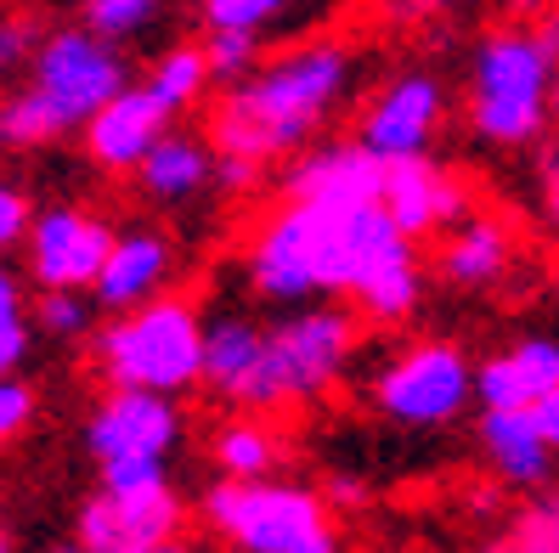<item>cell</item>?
I'll return each mask as SVG.
<instances>
[{
  "mask_svg": "<svg viewBox=\"0 0 559 553\" xmlns=\"http://www.w3.org/2000/svg\"><path fill=\"white\" fill-rule=\"evenodd\" d=\"M147 85L158 91V103L170 108V113H181V108H192L199 96L215 85V74H210V57H204V46H170L158 62H153V74H147Z\"/></svg>",
  "mask_w": 559,
  "mask_h": 553,
  "instance_id": "obj_24",
  "label": "cell"
},
{
  "mask_svg": "<svg viewBox=\"0 0 559 553\" xmlns=\"http://www.w3.org/2000/svg\"><path fill=\"white\" fill-rule=\"evenodd\" d=\"M124 85V62L103 35L62 28L35 57V85L0 103V147H40L62 130H80Z\"/></svg>",
  "mask_w": 559,
  "mask_h": 553,
  "instance_id": "obj_2",
  "label": "cell"
},
{
  "mask_svg": "<svg viewBox=\"0 0 559 553\" xmlns=\"http://www.w3.org/2000/svg\"><path fill=\"white\" fill-rule=\"evenodd\" d=\"M554 69L559 57L543 46L537 28H491L475 51V96L469 124L491 147L532 142L543 119L554 113Z\"/></svg>",
  "mask_w": 559,
  "mask_h": 553,
  "instance_id": "obj_6",
  "label": "cell"
},
{
  "mask_svg": "<svg viewBox=\"0 0 559 553\" xmlns=\"http://www.w3.org/2000/svg\"><path fill=\"white\" fill-rule=\"evenodd\" d=\"M210 452H215V464H221L226 480H266L277 469V458H283V441H277V430L260 412H243V418H233V424L215 430Z\"/></svg>",
  "mask_w": 559,
  "mask_h": 553,
  "instance_id": "obj_23",
  "label": "cell"
},
{
  "mask_svg": "<svg viewBox=\"0 0 559 553\" xmlns=\"http://www.w3.org/2000/svg\"><path fill=\"white\" fill-rule=\"evenodd\" d=\"M283 192L300 204H322V209H361V204H379L384 192V158L361 142H328L311 147L288 165Z\"/></svg>",
  "mask_w": 559,
  "mask_h": 553,
  "instance_id": "obj_15",
  "label": "cell"
},
{
  "mask_svg": "<svg viewBox=\"0 0 559 553\" xmlns=\"http://www.w3.org/2000/svg\"><path fill=\"white\" fill-rule=\"evenodd\" d=\"M96 368L114 389L181 396V389L204 384V316L181 294H158L136 311H119V322L96 334Z\"/></svg>",
  "mask_w": 559,
  "mask_h": 553,
  "instance_id": "obj_4",
  "label": "cell"
},
{
  "mask_svg": "<svg viewBox=\"0 0 559 553\" xmlns=\"http://www.w3.org/2000/svg\"><path fill=\"white\" fill-rule=\"evenodd\" d=\"M28 356V322H23V282L0 266V373H17Z\"/></svg>",
  "mask_w": 559,
  "mask_h": 553,
  "instance_id": "obj_28",
  "label": "cell"
},
{
  "mask_svg": "<svg viewBox=\"0 0 559 553\" xmlns=\"http://www.w3.org/2000/svg\"><path fill=\"white\" fill-rule=\"evenodd\" d=\"M260 356H266V328H254L249 316L221 311V316L204 322V384L215 389L221 401L243 407L249 384L260 373Z\"/></svg>",
  "mask_w": 559,
  "mask_h": 553,
  "instance_id": "obj_21",
  "label": "cell"
},
{
  "mask_svg": "<svg viewBox=\"0 0 559 553\" xmlns=\"http://www.w3.org/2000/svg\"><path fill=\"white\" fill-rule=\"evenodd\" d=\"M204 57H210L215 85H243V80L260 69V46H254L249 28H210Z\"/></svg>",
  "mask_w": 559,
  "mask_h": 553,
  "instance_id": "obj_25",
  "label": "cell"
},
{
  "mask_svg": "<svg viewBox=\"0 0 559 553\" xmlns=\"http://www.w3.org/2000/svg\"><path fill=\"white\" fill-rule=\"evenodd\" d=\"M548 108H554V113H559V80H554V103H548Z\"/></svg>",
  "mask_w": 559,
  "mask_h": 553,
  "instance_id": "obj_40",
  "label": "cell"
},
{
  "mask_svg": "<svg viewBox=\"0 0 559 553\" xmlns=\"http://www.w3.org/2000/svg\"><path fill=\"white\" fill-rule=\"evenodd\" d=\"M469 396H475L469 356L447 339H418V345L396 350L368 384V401L390 418V424H407V430L452 424V418L469 407Z\"/></svg>",
  "mask_w": 559,
  "mask_h": 553,
  "instance_id": "obj_8",
  "label": "cell"
},
{
  "mask_svg": "<svg viewBox=\"0 0 559 553\" xmlns=\"http://www.w3.org/2000/svg\"><path fill=\"white\" fill-rule=\"evenodd\" d=\"M356 356V316L340 305H283V316L266 328V356L249 384L243 407L272 412L294 401H317L334 389Z\"/></svg>",
  "mask_w": 559,
  "mask_h": 553,
  "instance_id": "obj_7",
  "label": "cell"
},
{
  "mask_svg": "<svg viewBox=\"0 0 559 553\" xmlns=\"http://www.w3.org/2000/svg\"><path fill=\"white\" fill-rule=\"evenodd\" d=\"M480 452L514 492H537L554 474V441L543 435L532 407H486L480 412Z\"/></svg>",
  "mask_w": 559,
  "mask_h": 553,
  "instance_id": "obj_18",
  "label": "cell"
},
{
  "mask_svg": "<svg viewBox=\"0 0 559 553\" xmlns=\"http://www.w3.org/2000/svg\"><path fill=\"white\" fill-rule=\"evenodd\" d=\"M260 170H266L260 158H243V153H215V187H221V192H233V199L260 181Z\"/></svg>",
  "mask_w": 559,
  "mask_h": 553,
  "instance_id": "obj_33",
  "label": "cell"
},
{
  "mask_svg": "<svg viewBox=\"0 0 559 553\" xmlns=\"http://www.w3.org/2000/svg\"><path fill=\"white\" fill-rule=\"evenodd\" d=\"M498 553H559V497H537L532 508H520Z\"/></svg>",
  "mask_w": 559,
  "mask_h": 553,
  "instance_id": "obj_26",
  "label": "cell"
},
{
  "mask_svg": "<svg viewBox=\"0 0 559 553\" xmlns=\"http://www.w3.org/2000/svg\"><path fill=\"white\" fill-rule=\"evenodd\" d=\"M0 553H12V542H7V531H0Z\"/></svg>",
  "mask_w": 559,
  "mask_h": 553,
  "instance_id": "obj_41",
  "label": "cell"
},
{
  "mask_svg": "<svg viewBox=\"0 0 559 553\" xmlns=\"http://www.w3.org/2000/svg\"><path fill=\"white\" fill-rule=\"evenodd\" d=\"M170 272H176L170 238L153 232V226H130V232L114 238L103 277L91 282V300L103 305V311H136V305H147V300L164 294Z\"/></svg>",
  "mask_w": 559,
  "mask_h": 553,
  "instance_id": "obj_17",
  "label": "cell"
},
{
  "mask_svg": "<svg viewBox=\"0 0 559 553\" xmlns=\"http://www.w3.org/2000/svg\"><path fill=\"white\" fill-rule=\"evenodd\" d=\"M51 553H91L85 542H62V548H51Z\"/></svg>",
  "mask_w": 559,
  "mask_h": 553,
  "instance_id": "obj_39",
  "label": "cell"
},
{
  "mask_svg": "<svg viewBox=\"0 0 559 553\" xmlns=\"http://www.w3.org/2000/svg\"><path fill=\"white\" fill-rule=\"evenodd\" d=\"M142 553H204V548H192V542H181V537H164V542H153V548H142Z\"/></svg>",
  "mask_w": 559,
  "mask_h": 553,
  "instance_id": "obj_38",
  "label": "cell"
},
{
  "mask_svg": "<svg viewBox=\"0 0 559 553\" xmlns=\"http://www.w3.org/2000/svg\"><path fill=\"white\" fill-rule=\"evenodd\" d=\"M543 204H548V220H554V232H559V165L548 170V192H543Z\"/></svg>",
  "mask_w": 559,
  "mask_h": 553,
  "instance_id": "obj_37",
  "label": "cell"
},
{
  "mask_svg": "<svg viewBox=\"0 0 559 553\" xmlns=\"http://www.w3.org/2000/svg\"><path fill=\"white\" fill-rule=\"evenodd\" d=\"M345 294L373 322H402L424 294L413 238L384 215V204L350 209V288Z\"/></svg>",
  "mask_w": 559,
  "mask_h": 553,
  "instance_id": "obj_9",
  "label": "cell"
},
{
  "mask_svg": "<svg viewBox=\"0 0 559 553\" xmlns=\"http://www.w3.org/2000/svg\"><path fill=\"white\" fill-rule=\"evenodd\" d=\"M537 412V424H543V435L554 441V452H559V389H548V396L532 407Z\"/></svg>",
  "mask_w": 559,
  "mask_h": 553,
  "instance_id": "obj_36",
  "label": "cell"
},
{
  "mask_svg": "<svg viewBox=\"0 0 559 553\" xmlns=\"http://www.w3.org/2000/svg\"><path fill=\"white\" fill-rule=\"evenodd\" d=\"M181 526H187V503L170 485V474L103 485L80 508V542L91 553H142L164 537H181Z\"/></svg>",
  "mask_w": 559,
  "mask_h": 553,
  "instance_id": "obj_10",
  "label": "cell"
},
{
  "mask_svg": "<svg viewBox=\"0 0 559 553\" xmlns=\"http://www.w3.org/2000/svg\"><path fill=\"white\" fill-rule=\"evenodd\" d=\"M40 328L57 334V339H80L91 328L85 288H46V294H40Z\"/></svg>",
  "mask_w": 559,
  "mask_h": 553,
  "instance_id": "obj_29",
  "label": "cell"
},
{
  "mask_svg": "<svg viewBox=\"0 0 559 553\" xmlns=\"http://www.w3.org/2000/svg\"><path fill=\"white\" fill-rule=\"evenodd\" d=\"M136 181L158 204H187V199H199V192L215 181V147L170 130V136H158V147L136 165Z\"/></svg>",
  "mask_w": 559,
  "mask_h": 553,
  "instance_id": "obj_22",
  "label": "cell"
},
{
  "mask_svg": "<svg viewBox=\"0 0 559 553\" xmlns=\"http://www.w3.org/2000/svg\"><path fill=\"white\" fill-rule=\"evenodd\" d=\"M85 446L96 464H170L181 446V407L158 389H108L85 424Z\"/></svg>",
  "mask_w": 559,
  "mask_h": 553,
  "instance_id": "obj_11",
  "label": "cell"
},
{
  "mask_svg": "<svg viewBox=\"0 0 559 553\" xmlns=\"http://www.w3.org/2000/svg\"><path fill=\"white\" fill-rule=\"evenodd\" d=\"M548 389H559V339H548V334L514 339L509 350L486 356L475 368L480 407H537Z\"/></svg>",
  "mask_w": 559,
  "mask_h": 553,
  "instance_id": "obj_19",
  "label": "cell"
},
{
  "mask_svg": "<svg viewBox=\"0 0 559 553\" xmlns=\"http://www.w3.org/2000/svg\"><path fill=\"white\" fill-rule=\"evenodd\" d=\"M249 282L272 305H311L350 288V209L283 199L249 243Z\"/></svg>",
  "mask_w": 559,
  "mask_h": 553,
  "instance_id": "obj_3",
  "label": "cell"
},
{
  "mask_svg": "<svg viewBox=\"0 0 559 553\" xmlns=\"http://www.w3.org/2000/svg\"><path fill=\"white\" fill-rule=\"evenodd\" d=\"M447 119V91L436 74H396L368 108H361V124H356V142L373 147L384 165L390 158H413V153H430L436 130Z\"/></svg>",
  "mask_w": 559,
  "mask_h": 553,
  "instance_id": "obj_13",
  "label": "cell"
},
{
  "mask_svg": "<svg viewBox=\"0 0 559 553\" xmlns=\"http://www.w3.org/2000/svg\"><path fill=\"white\" fill-rule=\"evenodd\" d=\"M28 40H35V28H28V23H0V74H7L12 62L23 57Z\"/></svg>",
  "mask_w": 559,
  "mask_h": 553,
  "instance_id": "obj_35",
  "label": "cell"
},
{
  "mask_svg": "<svg viewBox=\"0 0 559 553\" xmlns=\"http://www.w3.org/2000/svg\"><path fill=\"white\" fill-rule=\"evenodd\" d=\"M379 7H384V17H390V23H424L430 12L452 7V0H379Z\"/></svg>",
  "mask_w": 559,
  "mask_h": 553,
  "instance_id": "obj_34",
  "label": "cell"
},
{
  "mask_svg": "<svg viewBox=\"0 0 559 553\" xmlns=\"http://www.w3.org/2000/svg\"><path fill=\"white\" fill-rule=\"evenodd\" d=\"M204 519L233 553H340L328 503L294 480H221L204 492Z\"/></svg>",
  "mask_w": 559,
  "mask_h": 553,
  "instance_id": "obj_5",
  "label": "cell"
},
{
  "mask_svg": "<svg viewBox=\"0 0 559 553\" xmlns=\"http://www.w3.org/2000/svg\"><path fill=\"white\" fill-rule=\"evenodd\" d=\"M436 266H441V277L452 288H491V282H503L509 266H514V238H509L503 220L464 215L457 226H447Z\"/></svg>",
  "mask_w": 559,
  "mask_h": 553,
  "instance_id": "obj_20",
  "label": "cell"
},
{
  "mask_svg": "<svg viewBox=\"0 0 559 553\" xmlns=\"http://www.w3.org/2000/svg\"><path fill=\"white\" fill-rule=\"evenodd\" d=\"M170 119L176 113L158 103L153 85H124L119 96H108V103L85 119V153L103 170L124 176L158 147V136H170Z\"/></svg>",
  "mask_w": 559,
  "mask_h": 553,
  "instance_id": "obj_16",
  "label": "cell"
},
{
  "mask_svg": "<svg viewBox=\"0 0 559 553\" xmlns=\"http://www.w3.org/2000/svg\"><path fill=\"white\" fill-rule=\"evenodd\" d=\"M153 12L158 0H85V28L103 40H124V35H142Z\"/></svg>",
  "mask_w": 559,
  "mask_h": 553,
  "instance_id": "obj_27",
  "label": "cell"
},
{
  "mask_svg": "<svg viewBox=\"0 0 559 553\" xmlns=\"http://www.w3.org/2000/svg\"><path fill=\"white\" fill-rule=\"evenodd\" d=\"M114 226L91 209L74 204H57L46 215H35L28 226V272H35L40 288H91L108 266V249H114Z\"/></svg>",
  "mask_w": 559,
  "mask_h": 553,
  "instance_id": "obj_12",
  "label": "cell"
},
{
  "mask_svg": "<svg viewBox=\"0 0 559 553\" xmlns=\"http://www.w3.org/2000/svg\"><path fill=\"white\" fill-rule=\"evenodd\" d=\"M28 226H35V209H28L23 187H12L7 176H0V254H7L12 243H23Z\"/></svg>",
  "mask_w": 559,
  "mask_h": 553,
  "instance_id": "obj_32",
  "label": "cell"
},
{
  "mask_svg": "<svg viewBox=\"0 0 559 553\" xmlns=\"http://www.w3.org/2000/svg\"><path fill=\"white\" fill-rule=\"evenodd\" d=\"M379 204L407 238H430V232H447V226H457L469 215V192L430 153H413V158H390L384 165Z\"/></svg>",
  "mask_w": 559,
  "mask_h": 553,
  "instance_id": "obj_14",
  "label": "cell"
},
{
  "mask_svg": "<svg viewBox=\"0 0 559 553\" xmlns=\"http://www.w3.org/2000/svg\"><path fill=\"white\" fill-rule=\"evenodd\" d=\"M294 0H204V23L210 28H249L260 35L266 23H277Z\"/></svg>",
  "mask_w": 559,
  "mask_h": 553,
  "instance_id": "obj_30",
  "label": "cell"
},
{
  "mask_svg": "<svg viewBox=\"0 0 559 553\" xmlns=\"http://www.w3.org/2000/svg\"><path fill=\"white\" fill-rule=\"evenodd\" d=\"M28 418H35V389L12 373H0V446L17 441L28 430Z\"/></svg>",
  "mask_w": 559,
  "mask_h": 553,
  "instance_id": "obj_31",
  "label": "cell"
},
{
  "mask_svg": "<svg viewBox=\"0 0 559 553\" xmlns=\"http://www.w3.org/2000/svg\"><path fill=\"white\" fill-rule=\"evenodd\" d=\"M356 80V57L345 40H300L283 57L260 69L221 96L210 119V147L215 153H243L272 165L283 153H300L322 119L334 113Z\"/></svg>",
  "mask_w": 559,
  "mask_h": 553,
  "instance_id": "obj_1",
  "label": "cell"
}]
</instances>
